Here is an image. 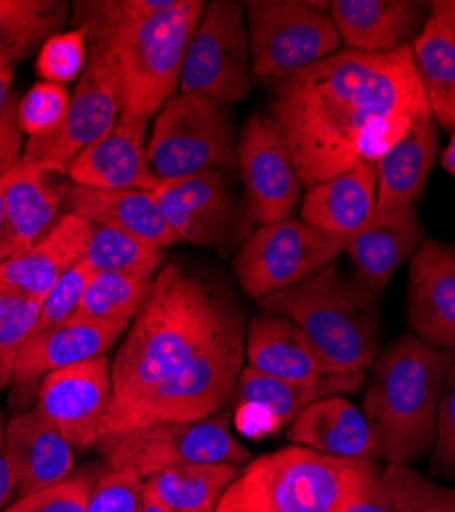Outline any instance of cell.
Wrapping results in <instances>:
<instances>
[{
    "label": "cell",
    "mask_w": 455,
    "mask_h": 512,
    "mask_svg": "<svg viewBox=\"0 0 455 512\" xmlns=\"http://www.w3.org/2000/svg\"><path fill=\"white\" fill-rule=\"evenodd\" d=\"M328 9L330 3L300 0L244 3L253 84L271 91L283 80L339 52L341 37Z\"/></svg>",
    "instance_id": "obj_7"
},
{
    "label": "cell",
    "mask_w": 455,
    "mask_h": 512,
    "mask_svg": "<svg viewBox=\"0 0 455 512\" xmlns=\"http://www.w3.org/2000/svg\"><path fill=\"white\" fill-rule=\"evenodd\" d=\"M246 324L236 295L218 277L187 263L162 265L111 361V402L101 439L126 433L146 400L173 386Z\"/></svg>",
    "instance_id": "obj_2"
},
{
    "label": "cell",
    "mask_w": 455,
    "mask_h": 512,
    "mask_svg": "<svg viewBox=\"0 0 455 512\" xmlns=\"http://www.w3.org/2000/svg\"><path fill=\"white\" fill-rule=\"evenodd\" d=\"M427 238L425 224L415 207L376 211L371 220L349 238L345 252L353 273L378 295L384 293L394 273L412 259Z\"/></svg>",
    "instance_id": "obj_22"
},
{
    "label": "cell",
    "mask_w": 455,
    "mask_h": 512,
    "mask_svg": "<svg viewBox=\"0 0 455 512\" xmlns=\"http://www.w3.org/2000/svg\"><path fill=\"white\" fill-rule=\"evenodd\" d=\"M9 383H11V379H9L3 363H0V394H3V390L9 386Z\"/></svg>",
    "instance_id": "obj_50"
},
{
    "label": "cell",
    "mask_w": 455,
    "mask_h": 512,
    "mask_svg": "<svg viewBox=\"0 0 455 512\" xmlns=\"http://www.w3.org/2000/svg\"><path fill=\"white\" fill-rule=\"evenodd\" d=\"M39 312L41 302L0 289V363H3L9 379L15 361L39 318Z\"/></svg>",
    "instance_id": "obj_38"
},
{
    "label": "cell",
    "mask_w": 455,
    "mask_h": 512,
    "mask_svg": "<svg viewBox=\"0 0 455 512\" xmlns=\"http://www.w3.org/2000/svg\"><path fill=\"white\" fill-rule=\"evenodd\" d=\"M253 62L244 3L212 0L189 41L179 93L208 97L232 107L251 93Z\"/></svg>",
    "instance_id": "obj_10"
},
{
    "label": "cell",
    "mask_w": 455,
    "mask_h": 512,
    "mask_svg": "<svg viewBox=\"0 0 455 512\" xmlns=\"http://www.w3.org/2000/svg\"><path fill=\"white\" fill-rule=\"evenodd\" d=\"M232 107L177 93L154 119L148 160L158 181L236 168Z\"/></svg>",
    "instance_id": "obj_8"
},
{
    "label": "cell",
    "mask_w": 455,
    "mask_h": 512,
    "mask_svg": "<svg viewBox=\"0 0 455 512\" xmlns=\"http://www.w3.org/2000/svg\"><path fill=\"white\" fill-rule=\"evenodd\" d=\"M72 93L64 84L39 80L19 99L17 117L19 125L29 140L46 138L54 134L64 121Z\"/></svg>",
    "instance_id": "obj_37"
},
{
    "label": "cell",
    "mask_w": 455,
    "mask_h": 512,
    "mask_svg": "<svg viewBox=\"0 0 455 512\" xmlns=\"http://www.w3.org/2000/svg\"><path fill=\"white\" fill-rule=\"evenodd\" d=\"M93 230L91 222L66 211L44 238L0 261V289L44 304L56 283L85 259Z\"/></svg>",
    "instance_id": "obj_18"
},
{
    "label": "cell",
    "mask_w": 455,
    "mask_h": 512,
    "mask_svg": "<svg viewBox=\"0 0 455 512\" xmlns=\"http://www.w3.org/2000/svg\"><path fill=\"white\" fill-rule=\"evenodd\" d=\"M345 50L392 54L415 44L431 3L417 0H335L328 9Z\"/></svg>",
    "instance_id": "obj_19"
},
{
    "label": "cell",
    "mask_w": 455,
    "mask_h": 512,
    "mask_svg": "<svg viewBox=\"0 0 455 512\" xmlns=\"http://www.w3.org/2000/svg\"><path fill=\"white\" fill-rule=\"evenodd\" d=\"M410 334L455 353V246L425 238L408 267Z\"/></svg>",
    "instance_id": "obj_17"
},
{
    "label": "cell",
    "mask_w": 455,
    "mask_h": 512,
    "mask_svg": "<svg viewBox=\"0 0 455 512\" xmlns=\"http://www.w3.org/2000/svg\"><path fill=\"white\" fill-rule=\"evenodd\" d=\"M85 261L93 271H119L156 277L162 269V250L113 228L95 226Z\"/></svg>",
    "instance_id": "obj_35"
},
{
    "label": "cell",
    "mask_w": 455,
    "mask_h": 512,
    "mask_svg": "<svg viewBox=\"0 0 455 512\" xmlns=\"http://www.w3.org/2000/svg\"><path fill=\"white\" fill-rule=\"evenodd\" d=\"M70 7L60 0H0V70H15L60 33Z\"/></svg>",
    "instance_id": "obj_33"
},
{
    "label": "cell",
    "mask_w": 455,
    "mask_h": 512,
    "mask_svg": "<svg viewBox=\"0 0 455 512\" xmlns=\"http://www.w3.org/2000/svg\"><path fill=\"white\" fill-rule=\"evenodd\" d=\"M431 115L441 130L455 123V31L441 3H431L429 19L412 44Z\"/></svg>",
    "instance_id": "obj_30"
},
{
    "label": "cell",
    "mask_w": 455,
    "mask_h": 512,
    "mask_svg": "<svg viewBox=\"0 0 455 512\" xmlns=\"http://www.w3.org/2000/svg\"><path fill=\"white\" fill-rule=\"evenodd\" d=\"M439 158V134L433 115L419 119L376 162V211L415 207Z\"/></svg>",
    "instance_id": "obj_29"
},
{
    "label": "cell",
    "mask_w": 455,
    "mask_h": 512,
    "mask_svg": "<svg viewBox=\"0 0 455 512\" xmlns=\"http://www.w3.org/2000/svg\"><path fill=\"white\" fill-rule=\"evenodd\" d=\"M259 306L298 324L335 373H369L380 355V295L337 261Z\"/></svg>",
    "instance_id": "obj_5"
},
{
    "label": "cell",
    "mask_w": 455,
    "mask_h": 512,
    "mask_svg": "<svg viewBox=\"0 0 455 512\" xmlns=\"http://www.w3.org/2000/svg\"><path fill=\"white\" fill-rule=\"evenodd\" d=\"M376 189V164L357 162L345 173L306 189L302 222L345 246L376 213Z\"/></svg>",
    "instance_id": "obj_26"
},
{
    "label": "cell",
    "mask_w": 455,
    "mask_h": 512,
    "mask_svg": "<svg viewBox=\"0 0 455 512\" xmlns=\"http://www.w3.org/2000/svg\"><path fill=\"white\" fill-rule=\"evenodd\" d=\"M66 185L52 175L21 162L7 175L5 187V259L44 238L58 222Z\"/></svg>",
    "instance_id": "obj_27"
},
{
    "label": "cell",
    "mask_w": 455,
    "mask_h": 512,
    "mask_svg": "<svg viewBox=\"0 0 455 512\" xmlns=\"http://www.w3.org/2000/svg\"><path fill=\"white\" fill-rule=\"evenodd\" d=\"M244 361L263 375L298 383L337 375L298 324L271 310H261L248 320Z\"/></svg>",
    "instance_id": "obj_24"
},
{
    "label": "cell",
    "mask_w": 455,
    "mask_h": 512,
    "mask_svg": "<svg viewBox=\"0 0 455 512\" xmlns=\"http://www.w3.org/2000/svg\"><path fill=\"white\" fill-rule=\"evenodd\" d=\"M97 482L93 472L72 474L48 490L13 500L11 506L0 512H89Z\"/></svg>",
    "instance_id": "obj_39"
},
{
    "label": "cell",
    "mask_w": 455,
    "mask_h": 512,
    "mask_svg": "<svg viewBox=\"0 0 455 512\" xmlns=\"http://www.w3.org/2000/svg\"><path fill=\"white\" fill-rule=\"evenodd\" d=\"M17 105L19 101L11 97L3 117H0V181L21 162L25 150V134L19 125Z\"/></svg>",
    "instance_id": "obj_43"
},
{
    "label": "cell",
    "mask_w": 455,
    "mask_h": 512,
    "mask_svg": "<svg viewBox=\"0 0 455 512\" xmlns=\"http://www.w3.org/2000/svg\"><path fill=\"white\" fill-rule=\"evenodd\" d=\"M128 328L130 326L126 324L70 318L46 334L27 338L15 361L11 383L25 388L52 371L105 357L117 343H121Z\"/></svg>",
    "instance_id": "obj_23"
},
{
    "label": "cell",
    "mask_w": 455,
    "mask_h": 512,
    "mask_svg": "<svg viewBox=\"0 0 455 512\" xmlns=\"http://www.w3.org/2000/svg\"><path fill=\"white\" fill-rule=\"evenodd\" d=\"M441 166L455 179V123L451 130V140H449L447 148L441 152Z\"/></svg>",
    "instance_id": "obj_46"
},
{
    "label": "cell",
    "mask_w": 455,
    "mask_h": 512,
    "mask_svg": "<svg viewBox=\"0 0 455 512\" xmlns=\"http://www.w3.org/2000/svg\"><path fill=\"white\" fill-rule=\"evenodd\" d=\"M121 115L117 78L107 60L89 50V62L70 97L62 125L46 138L29 140L23 160L50 175H68L72 160L105 138Z\"/></svg>",
    "instance_id": "obj_13"
},
{
    "label": "cell",
    "mask_w": 455,
    "mask_h": 512,
    "mask_svg": "<svg viewBox=\"0 0 455 512\" xmlns=\"http://www.w3.org/2000/svg\"><path fill=\"white\" fill-rule=\"evenodd\" d=\"M13 76H15V70H0V117H3L7 103L11 99Z\"/></svg>",
    "instance_id": "obj_45"
},
{
    "label": "cell",
    "mask_w": 455,
    "mask_h": 512,
    "mask_svg": "<svg viewBox=\"0 0 455 512\" xmlns=\"http://www.w3.org/2000/svg\"><path fill=\"white\" fill-rule=\"evenodd\" d=\"M72 445L37 410L17 414L5 424V457L11 469L13 500L48 490L72 476Z\"/></svg>",
    "instance_id": "obj_21"
},
{
    "label": "cell",
    "mask_w": 455,
    "mask_h": 512,
    "mask_svg": "<svg viewBox=\"0 0 455 512\" xmlns=\"http://www.w3.org/2000/svg\"><path fill=\"white\" fill-rule=\"evenodd\" d=\"M203 0H173L169 9L117 27L89 41L111 66L121 115L152 121L179 91L189 41L205 11Z\"/></svg>",
    "instance_id": "obj_6"
},
{
    "label": "cell",
    "mask_w": 455,
    "mask_h": 512,
    "mask_svg": "<svg viewBox=\"0 0 455 512\" xmlns=\"http://www.w3.org/2000/svg\"><path fill=\"white\" fill-rule=\"evenodd\" d=\"M111 402V357H99L48 373L37 388V412L74 449L99 445Z\"/></svg>",
    "instance_id": "obj_15"
},
{
    "label": "cell",
    "mask_w": 455,
    "mask_h": 512,
    "mask_svg": "<svg viewBox=\"0 0 455 512\" xmlns=\"http://www.w3.org/2000/svg\"><path fill=\"white\" fill-rule=\"evenodd\" d=\"M345 246L302 220L257 228L238 248L232 269L253 300L298 285L339 259Z\"/></svg>",
    "instance_id": "obj_12"
},
{
    "label": "cell",
    "mask_w": 455,
    "mask_h": 512,
    "mask_svg": "<svg viewBox=\"0 0 455 512\" xmlns=\"http://www.w3.org/2000/svg\"><path fill=\"white\" fill-rule=\"evenodd\" d=\"M89 62L87 31L74 27L52 35L44 46L39 48L35 60V72L41 80L66 84L78 80Z\"/></svg>",
    "instance_id": "obj_36"
},
{
    "label": "cell",
    "mask_w": 455,
    "mask_h": 512,
    "mask_svg": "<svg viewBox=\"0 0 455 512\" xmlns=\"http://www.w3.org/2000/svg\"><path fill=\"white\" fill-rule=\"evenodd\" d=\"M64 205L68 213L85 218L93 226L132 234L156 250H167L179 244L152 191L93 189L70 183L66 185Z\"/></svg>",
    "instance_id": "obj_25"
},
{
    "label": "cell",
    "mask_w": 455,
    "mask_h": 512,
    "mask_svg": "<svg viewBox=\"0 0 455 512\" xmlns=\"http://www.w3.org/2000/svg\"><path fill=\"white\" fill-rule=\"evenodd\" d=\"M455 353L402 334L369 369L363 416L378 443L380 461L412 465L435 445L445 373Z\"/></svg>",
    "instance_id": "obj_3"
},
{
    "label": "cell",
    "mask_w": 455,
    "mask_h": 512,
    "mask_svg": "<svg viewBox=\"0 0 455 512\" xmlns=\"http://www.w3.org/2000/svg\"><path fill=\"white\" fill-rule=\"evenodd\" d=\"M93 273L95 271L91 269V265L85 259H82L76 267H72L56 283V287L46 297V302L41 304L39 318H37L29 338L46 334V332L62 326L70 318H74V314H76V310L80 306L82 295H85V289H87L89 279H91Z\"/></svg>",
    "instance_id": "obj_40"
},
{
    "label": "cell",
    "mask_w": 455,
    "mask_h": 512,
    "mask_svg": "<svg viewBox=\"0 0 455 512\" xmlns=\"http://www.w3.org/2000/svg\"><path fill=\"white\" fill-rule=\"evenodd\" d=\"M13 494H15V484H13L11 469L5 457V426H3V418H0V510H3V506L13 498Z\"/></svg>",
    "instance_id": "obj_44"
},
{
    "label": "cell",
    "mask_w": 455,
    "mask_h": 512,
    "mask_svg": "<svg viewBox=\"0 0 455 512\" xmlns=\"http://www.w3.org/2000/svg\"><path fill=\"white\" fill-rule=\"evenodd\" d=\"M5 187L7 177L0 181V261H5Z\"/></svg>",
    "instance_id": "obj_47"
},
{
    "label": "cell",
    "mask_w": 455,
    "mask_h": 512,
    "mask_svg": "<svg viewBox=\"0 0 455 512\" xmlns=\"http://www.w3.org/2000/svg\"><path fill=\"white\" fill-rule=\"evenodd\" d=\"M97 447L109 469H134L142 480L179 465L230 463L244 467L255 459L234 437L226 410L203 420L144 426L101 439Z\"/></svg>",
    "instance_id": "obj_9"
},
{
    "label": "cell",
    "mask_w": 455,
    "mask_h": 512,
    "mask_svg": "<svg viewBox=\"0 0 455 512\" xmlns=\"http://www.w3.org/2000/svg\"><path fill=\"white\" fill-rule=\"evenodd\" d=\"M347 512H455V486L437 484L410 465H382Z\"/></svg>",
    "instance_id": "obj_32"
},
{
    "label": "cell",
    "mask_w": 455,
    "mask_h": 512,
    "mask_svg": "<svg viewBox=\"0 0 455 512\" xmlns=\"http://www.w3.org/2000/svg\"><path fill=\"white\" fill-rule=\"evenodd\" d=\"M146 119L119 115L113 130L97 144L80 152L70 168V183L93 189L152 191L158 177L148 160Z\"/></svg>",
    "instance_id": "obj_20"
},
{
    "label": "cell",
    "mask_w": 455,
    "mask_h": 512,
    "mask_svg": "<svg viewBox=\"0 0 455 512\" xmlns=\"http://www.w3.org/2000/svg\"><path fill=\"white\" fill-rule=\"evenodd\" d=\"M142 512H171L160 500H156L150 492L142 486Z\"/></svg>",
    "instance_id": "obj_48"
},
{
    "label": "cell",
    "mask_w": 455,
    "mask_h": 512,
    "mask_svg": "<svg viewBox=\"0 0 455 512\" xmlns=\"http://www.w3.org/2000/svg\"><path fill=\"white\" fill-rule=\"evenodd\" d=\"M365 381L367 373H337L298 383L269 377L244 365L232 396L236 422L246 433H275L292 424L310 404L330 396L355 394Z\"/></svg>",
    "instance_id": "obj_16"
},
{
    "label": "cell",
    "mask_w": 455,
    "mask_h": 512,
    "mask_svg": "<svg viewBox=\"0 0 455 512\" xmlns=\"http://www.w3.org/2000/svg\"><path fill=\"white\" fill-rule=\"evenodd\" d=\"M89 512H142V478L134 469H109L91 494Z\"/></svg>",
    "instance_id": "obj_42"
},
{
    "label": "cell",
    "mask_w": 455,
    "mask_h": 512,
    "mask_svg": "<svg viewBox=\"0 0 455 512\" xmlns=\"http://www.w3.org/2000/svg\"><path fill=\"white\" fill-rule=\"evenodd\" d=\"M152 195L179 242L224 252L238 240H246L244 211L236 203L232 170L158 181Z\"/></svg>",
    "instance_id": "obj_14"
},
{
    "label": "cell",
    "mask_w": 455,
    "mask_h": 512,
    "mask_svg": "<svg viewBox=\"0 0 455 512\" xmlns=\"http://www.w3.org/2000/svg\"><path fill=\"white\" fill-rule=\"evenodd\" d=\"M154 277L119 271H95L74 318L130 326L148 300Z\"/></svg>",
    "instance_id": "obj_34"
},
{
    "label": "cell",
    "mask_w": 455,
    "mask_h": 512,
    "mask_svg": "<svg viewBox=\"0 0 455 512\" xmlns=\"http://www.w3.org/2000/svg\"><path fill=\"white\" fill-rule=\"evenodd\" d=\"M240 472L230 463L179 465L144 478L142 486L171 512H216Z\"/></svg>",
    "instance_id": "obj_31"
},
{
    "label": "cell",
    "mask_w": 455,
    "mask_h": 512,
    "mask_svg": "<svg viewBox=\"0 0 455 512\" xmlns=\"http://www.w3.org/2000/svg\"><path fill=\"white\" fill-rule=\"evenodd\" d=\"M287 441L330 457L380 461L374 433L347 396H330L310 404L287 426Z\"/></svg>",
    "instance_id": "obj_28"
},
{
    "label": "cell",
    "mask_w": 455,
    "mask_h": 512,
    "mask_svg": "<svg viewBox=\"0 0 455 512\" xmlns=\"http://www.w3.org/2000/svg\"><path fill=\"white\" fill-rule=\"evenodd\" d=\"M429 457L433 474L455 482V357L443 379L437 410L435 445Z\"/></svg>",
    "instance_id": "obj_41"
},
{
    "label": "cell",
    "mask_w": 455,
    "mask_h": 512,
    "mask_svg": "<svg viewBox=\"0 0 455 512\" xmlns=\"http://www.w3.org/2000/svg\"><path fill=\"white\" fill-rule=\"evenodd\" d=\"M236 166L244 185V238L257 228L292 220L302 203V183L275 117L253 111L236 142Z\"/></svg>",
    "instance_id": "obj_11"
},
{
    "label": "cell",
    "mask_w": 455,
    "mask_h": 512,
    "mask_svg": "<svg viewBox=\"0 0 455 512\" xmlns=\"http://www.w3.org/2000/svg\"><path fill=\"white\" fill-rule=\"evenodd\" d=\"M380 469V461L289 445L248 461L216 512H347Z\"/></svg>",
    "instance_id": "obj_4"
},
{
    "label": "cell",
    "mask_w": 455,
    "mask_h": 512,
    "mask_svg": "<svg viewBox=\"0 0 455 512\" xmlns=\"http://www.w3.org/2000/svg\"><path fill=\"white\" fill-rule=\"evenodd\" d=\"M304 189L357 162H378L431 115L412 46L392 54L339 50L269 91Z\"/></svg>",
    "instance_id": "obj_1"
},
{
    "label": "cell",
    "mask_w": 455,
    "mask_h": 512,
    "mask_svg": "<svg viewBox=\"0 0 455 512\" xmlns=\"http://www.w3.org/2000/svg\"><path fill=\"white\" fill-rule=\"evenodd\" d=\"M441 7L445 11V15L449 17V23H451V27L455 31V0H441Z\"/></svg>",
    "instance_id": "obj_49"
}]
</instances>
